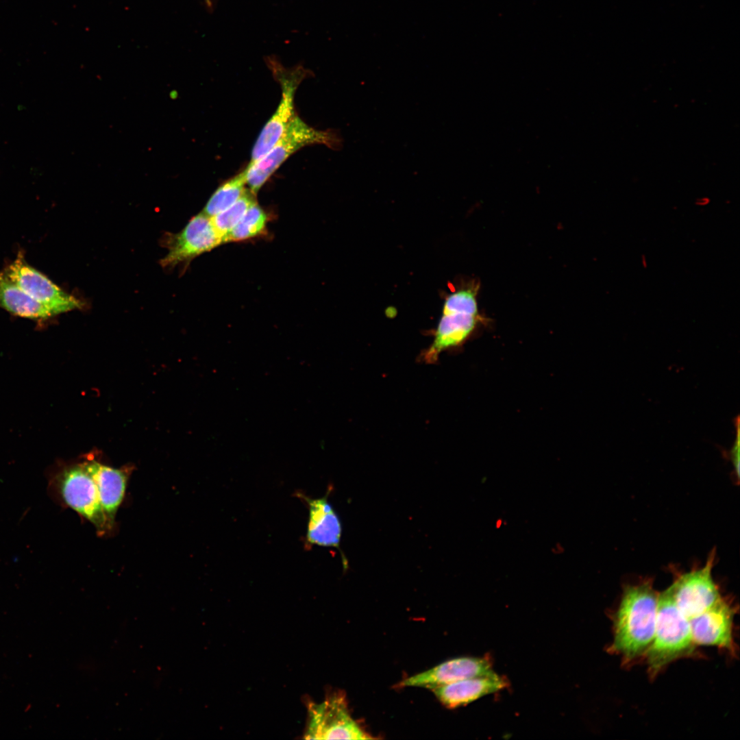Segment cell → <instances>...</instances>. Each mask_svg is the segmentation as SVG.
<instances>
[{"label": "cell", "mask_w": 740, "mask_h": 740, "mask_svg": "<svg viewBox=\"0 0 740 740\" xmlns=\"http://www.w3.org/2000/svg\"><path fill=\"white\" fill-rule=\"evenodd\" d=\"M658 596L649 579L624 588L608 652L620 655L626 664L645 656L653 641Z\"/></svg>", "instance_id": "6da1fadb"}, {"label": "cell", "mask_w": 740, "mask_h": 740, "mask_svg": "<svg viewBox=\"0 0 740 740\" xmlns=\"http://www.w3.org/2000/svg\"><path fill=\"white\" fill-rule=\"evenodd\" d=\"M689 620L678 610L669 587L659 594L655 633L647 650L649 674L656 676L671 662L695 652Z\"/></svg>", "instance_id": "7a4b0ae2"}, {"label": "cell", "mask_w": 740, "mask_h": 740, "mask_svg": "<svg viewBox=\"0 0 740 740\" xmlns=\"http://www.w3.org/2000/svg\"><path fill=\"white\" fill-rule=\"evenodd\" d=\"M310 145H323L337 150L343 138L335 130H319L306 124L295 114L274 146L262 157L246 168V184L256 195L277 169L298 149Z\"/></svg>", "instance_id": "3957f363"}, {"label": "cell", "mask_w": 740, "mask_h": 740, "mask_svg": "<svg viewBox=\"0 0 740 740\" xmlns=\"http://www.w3.org/2000/svg\"><path fill=\"white\" fill-rule=\"evenodd\" d=\"M478 289V284H471L447 295L433 343L422 353L423 362H436L443 351L460 345L471 336L480 319Z\"/></svg>", "instance_id": "277c9868"}, {"label": "cell", "mask_w": 740, "mask_h": 740, "mask_svg": "<svg viewBox=\"0 0 740 740\" xmlns=\"http://www.w3.org/2000/svg\"><path fill=\"white\" fill-rule=\"evenodd\" d=\"M50 484L64 504L90 521L99 532L111 528L101 508L96 483L84 463L64 467Z\"/></svg>", "instance_id": "5b68a950"}, {"label": "cell", "mask_w": 740, "mask_h": 740, "mask_svg": "<svg viewBox=\"0 0 740 740\" xmlns=\"http://www.w3.org/2000/svg\"><path fill=\"white\" fill-rule=\"evenodd\" d=\"M306 739H371L352 718L346 698L340 691L327 696L320 703L308 704Z\"/></svg>", "instance_id": "8992f818"}, {"label": "cell", "mask_w": 740, "mask_h": 740, "mask_svg": "<svg viewBox=\"0 0 740 740\" xmlns=\"http://www.w3.org/2000/svg\"><path fill=\"white\" fill-rule=\"evenodd\" d=\"M269 63L273 75L280 84L282 97L275 112L264 125L254 146L249 163L264 156L285 131L296 114L294 97L297 88L306 76V70L302 66L287 69L275 60H270Z\"/></svg>", "instance_id": "52a82bcc"}, {"label": "cell", "mask_w": 740, "mask_h": 740, "mask_svg": "<svg viewBox=\"0 0 740 740\" xmlns=\"http://www.w3.org/2000/svg\"><path fill=\"white\" fill-rule=\"evenodd\" d=\"M3 272L23 291L44 305L53 316L83 306L80 300L29 264L21 252Z\"/></svg>", "instance_id": "ba28073f"}, {"label": "cell", "mask_w": 740, "mask_h": 740, "mask_svg": "<svg viewBox=\"0 0 740 740\" xmlns=\"http://www.w3.org/2000/svg\"><path fill=\"white\" fill-rule=\"evenodd\" d=\"M714 560L713 552L704 567L679 574L669 587L675 604L689 620L722 598L712 576Z\"/></svg>", "instance_id": "9c48e42d"}, {"label": "cell", "mask_w": 740, "mask_h": 740, "mask_svg": "<svg viewBox=\"0 0 740 740\" xmlns=\"http://www.w3.org/2000/svg\"><path fill=\"white\" fill-rule=\"evenodd\" d=\"M166 237L168 253L161 259L160 264L170 269L223 243L210 218L203 212L193 217L180 232Z\"/></svg>", "instance_id": "30bf717a"}, {"label": "cell", "mask_w": 740, "mask_h": 740, "mask_svg": "<svg viewBox=\"0 0 740 740\" xmlns=\"http://www.w3.org/2000/svg\"><path fill=\"white\" fill-rule=\"evenodd\" d=\"M735 608L723 597L708 609L689 619L693 641L695 645H713L734 655L732 634Z\"/></svg>", "instance_id": "8fae6325"}, {"label": "cell", "mask_w": 740, "mask_h": 740, "mask_svg": "<svg viewBox=\"0 0 740 740\" xmlns=\"http://www.w3.org/2000/svg\"><path fill=\"white\" fill-rule=\"evenodd\" d=\"M489 656H463L447 660L423 672L404 679L400 687H415L431 689L467 678L485 676L493 672Z\"/></svg>", "instance_id": "7c38bea8"}, {"label": "cell", "mask_w": 740, "mask_h": 740, "mask_svg": "<svg viewBox=\"0 0 740 740\" xmlns=\"http://www.w3.org/2000/svg\"><path fill=\"white\" fill-rule=\"evenodd\" d=\"M330 489L329 488L325 495L319 498H311L304 493H297L299 498L304 500L308 508L306 543L311 546L319 545L338 549L341 553L344 567L347 569V560L340 547L341 522L328 499Z\"/></svg>", "instance_id": "4fadbf2b"}, {"label": "cell", "mask_w": 740, "mask_h": 740, "mask_svg": "<svg viewBox=\"0 0 740 740\" xmlns=\"http://www.w3.org/2000/svg\"><path fill=\"white\" fill-rule=\"evenodd\" d=\"M508 686L506 679L493 671L485 676L464 679L430 690L443 706L455 708L503 690Z\"/></svg>", "instance_id": "5bb4252c"}, {"label": "cell", "mask_w": 740, "mask_h": 740, "mask_svg": "<svg viewBox=\"0 0 740 740\" xmlns=\"http://www.w3.org/2000/svg\"><path fill=\"white\" fill-rule=\"evenodd\" d=\"M84 463L96 483L101 508L110 527H112L116 511L125 495L127 472L95 460Z\"/></svg>", "instance_id": "9a60e30c"}, {"label": "cell", "mask_w": 740, "mask_h": 740, "mask_svg": "<svg viewBox=\"0 0 740 740\" xmlns=\"http://www.w3.org/2000/svg\"><path fill=\"white\" fill-rule=\"evenodd\" d=\"M0 308L23 318L46 320L53 315L42 304L29 296L0 272Z\"/></svg>", "instance_id": "2e32d148"}, {"label": "cell", "mask_w": 740, "mask_h": 740, "mask_svg": "<svg viewBox=\"0 0 740 740\" xmlns=\"http://www.w3.org/2000/svg\"><path fill=\"white\" fill-rule=\"evenodd\" d=\"M245 185V170L218 188L205 206L203 213L211 217L227 209L247 191Z\"/></svg>", "instance_id": "e0dca14e"}, {"label": "cell", "mask_w": 740, "mask_h": 740, "mask_svg": "<svg viewBox=\"0 0 740 740\" xmlns=\"http://www.w3.org/2000/svg\"><path fill=\"white\" fill-rule=\"evenodd\" d=\"M254 195L250 190L245 194L227 209L210 217L212 225L217 234L221 238L223 243L227 234L243 218L249 208L256 203Z\"/></svg>", "instance_id": "ac0fdd59"}, {"label": "cell", "mask_w": 740, "mask_h": 740, "mask_svg": "<svg viewBox=\"0 0 740 740\" xmlns=\"http://www.w3.org/2000/svg\"><path fill=\"white\" fill-rule=\"evenodd\" d=\"M267 217L264 210L257 204L251 205L243 218L232 230L224 243L245 241L263 232Z\"/></svg>", "instance_id": "d6986e66"}, {"label": "cell", "mask_w": 740, "mask_h": 740, "mask_svg": "<svg viewBox=\"0 0 740 740\" xmlns=\"http://www.w3.org/2000/svg\"><path fill=\"white\" fill-rule=\"evenodd\" d=\"M735 425L736 428V436L732 447L728 452V456L730 460L733 464L735 471L739 476V418L737 417L735 419Z\"/></svg>", "instance_id": "ffe728a7"}]
</instances>
